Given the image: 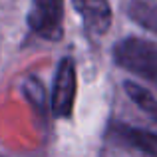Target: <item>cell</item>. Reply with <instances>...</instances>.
<instances>
[{
    "mask_svg": "<svg viewBox=\"0 0 157 157\" xmlns=\"http://www.w3.org/2000/svg\"><path fill=\"white\" fill-rule=\"evenodd\" d=\"M113 60L121 70L157 90V44L129 36L113 46Z\"/></svg>",
    "mask_w": 157,
    "mask_h": 157,
    "instance_id": "1",
    "label": "cell"
},
{
    "mask_svg": "<svg viewBox=\"0 0 157 157\" xmlns=\"http://www.w3.org/2000/svg\"><path fill=\"white\" fill-rule=\"evenodd\" d=\"M78 94V70L74 58L66 56L58 62L50 92V111L58 119H70L76 105Z\"/></svg>",
    "mask_w": 157,
    "mask_h": 157,
    "instance_id": "2",
    "label": "cell"
},
{
    "mask_svg": "<svg viewBox=\"0 0 157 157\" xmlns=\"http://www.w3.org/2000/svg\"><path fill=\"white\" fill-rule=\"evenodd\" d=\"M28 30L48 42L64 38V0H32L26 16Z\"/></svg>",
    "mask_w": 157,
    "mask_h": 157,
    "instance_id": "3",
    "label": "cell"
},
{
    "mask_svg": "<svg viewBox=\"0 0 157 157\" xmlns=\"http://www.w3.org/2000/svg\"><path fill=\"white\" fill-rule=\"evenodd\" d=\"M72 6L82 16L86 32L92 36H105L113 24L109 0H72Z\"/></svg>",
    "mask_w": 157,
    "mask_h": 157,
    "instance_id": "4",
    "label": "cell"
},
{
    "mask_svg": "<svg viewBox=\"0 0 157 157\" xmlns=\"http://www.w3.org/2000/svg\"><path fill=\"white\" fill-rule=\"evenodd\" d=\"M113 135L121 139L123 143L139 149L141 153L157 157V133H153V131L131 125H113Z\"/></svg>",
    "mask_w": 157,
    "mask_h": 157,
    "instance_id": "5",
    "label": "cell"
},
{
    "mask_svg": "<svg viewBox=\"0 0 157 157\" xmlns=\"http://www.w3.org/2000/svg\"><path fill=\"white\" fill-rule=\"evenodd\" d=\"M123 90H125L127 98H129L143 113H147L151 119L157 121V96L153 92H149L145 86L135 84V82H125V84H123Z\"/></svg>",
    "mask_w": 157,
    "mask_h": 157,
    "instance_id": "6",
    "label": "cell"
},
{
    "mask_svg": "<svg viewBox=\"0 0 157 157\" xmlns=\"http://www.w3.org/2000/svg\"><path fill=\"white\" fill-rule=\"evenodd\" d=\"M129 16L135 24H139L141 28L157 34V6L149 2H141V0H135L129 6Z\"/></svg>",
    "mask_w": 157,
    "mask_h": 157,
    "instance_id": "7",
    "label": "cell"
},
{
    "mask_svg": "<svg viewBox=\"0 0 157 157\" xmlns=\"http://www.w3.org/2000/svg\"><path fill=\"white\" fill-rule=\"evenodd\" d=\"M24 94H26V98L32 101L34 105L38 107H44L46 105V90H44V86L40 84L36 78H30V80H26V84H24Z\"/></svg>",
    "mask_w": 157,
    "mask_h": 157,
    "instance_id": "8",
    "label": "cell"
},
{
    "mask_svg": "<svg viewBox=\"0 0 157 157\" xmlns=\"http://www.w3.org/2000/svg\"><path fill=\"white\" fill-rule=\"evenodd\" d=\"M0 157H2V155H0Z\"/></svg>",
    "mask_w": 157,
    "mask_h": 157,
    "instance_id": "9",
    "label": "cell"
}]
</instances>
